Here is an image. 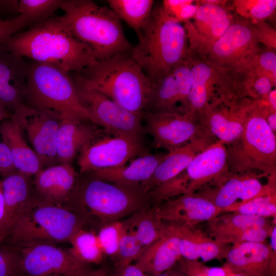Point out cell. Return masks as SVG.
<instances>
[{
    "label": "cell",
    "instance_id": "cell-1",
    "mask_svg": "<svg viewBox=\"0 0 276 276\" xmlns=\"http://www.w3.org/2000/svg\"><path fill=\"white\" fill-rule=\"evenodd\" d=\"M71 74L132 113L144 116L148 111L151 81L130 51L97 60Z\"/></svg>",
    "mask_w": 276,
    "mask_h": 276
},
{
    "label": "cell",
    "instance_id": "cell-2",
    "mask_svg": "<svg viewBox=\"0 0 276 276\" xmlns=\"http://www.w3.org/2000/svg\"><path fill=\"white\" fill-rule=\"evenodd\" d=\"M0 47L31 60L55 65L70 73L79 72L96 60L74 36L61 16L18 32Z\"/></svg>",
    "mask_w": 276,
    "mask_h": 276
},
{
    "label": "cell",
    "instance_id": "cell-3",
    "mask_svg": "<svg viewBox=\"0 0 276 276\" xmlns=\"http://www.w3.org/2000/svg\"><path fill=\"white\" fill-rule=\"evenodd\" d=\"M137 37L130 53L151 81L170 72L189 54L183 24L166 12L162 5L153 6Z\"/></svg>",
    "mask_w": 276,
    "mask_h": 276
},
{
    "label": "cell",
    "instance_id": "cell-4",
    "mask_svg": "<svg viewBox=\"0 0 276 276\" xmlns=\"http://www.w3.org/2000/svg\"><path fill=\"white\" fill-rule=\"evenodd\" d=\"M61 16L75 37L96 60L129 51L132 44L121 20L106 7L90 0H64Z\"/></svg>",
    "mask_w": 276,
    "mask_h": 276
},
{
    "label": "cell",
    "instance_id": "cell-5",
    "mask_svg": "<svg viewBox=\"0 0 276 276\" xmlns=\"http://www.w3.org/2000/svg\"><path fill=\"white\" fill-rule=\"evenodd\" d=\"M88 223L66 205L47 203L35 196L2 244L19 250L41 244L69 242L76 232Z\"/></svg>",
    "mask_w": 276,
    "mask_h": 276
},
{
    "label": "cell",
    "instance_id": "cell-6",
    "mask_svg": "<svg viewBox=\"0 0 276 276\" xmlns=\"http://www.w3.org/2000/svg\"><path fill=\"white\" fill-rule=\"evenodd\" d=\"M147 192L140 186L127 187L93 177L78 182L65 203L89 222L93 219L105 224L119 221L150 205Z\"/></svg>",
    "mask_w": 276,
    "mask_h": 276
},
{
    "label": "cell",
    "instance_id": "cell-7",
    "mask_svg": "<svg viewBox=\"0 0 276 276\" xmlns=\"http://www.w3.org/2000/svg\"><path fill=\"white\" fill-rule=\"evenodd\" d=\"M27 64L25 102L28 107L52 111L62 119L93 123L80 101L71 73L48 63L31 60Z\"/></svg>",
    "mask_w": 276,
    "mask_h": 276
},
{
    "label": "cell",
    "instance_id": "cell-8",
    "mask_svg": "<svg viewBox=\"0 0 276 276\" xmlns=\"http://www.w3.org/2000/svg\"><path fill=\"white\" fill-rule=\"evenodd\" d=\"M229 172L267 177L276 174V137L265 120L259 100L240 137L226 146Z\"/></svg>",
    "mask_w": 276,
    "mask_h": 276
},
{
    "label": "cell",
    "instance_id": "cell-9",
    "mask_svg": "<svg viewBox=\"0 0 276 276\" xmlns=\"http://www.w3.org/2000/svg\"><path fill=\"white\" fill-rule=\"evenodd\" d=\"M188 56L192 83L183 113L200 121L205 110L216 98L243 96V83L232 80L230 71L218 67L200 56Z\"/></svg>",
    "mask_w": 276,
    "mask_h": 276
},
{
    "label": "cell",
    "instance_id": "cell-10",
    "mask_svg": "<svg viewBox=\"0 0 276 276\" xmlns=\"http://www.w3.org/2000/svg\"><path fill=\"white\" fill-rule=\"evenodd\" d=\"M258 30L245 20L234 19L224 33L199 56L228 71L249 68L258 54Z\"/></svg>",
    "mask_w": 276,
    "mask_h": 276
},
{
    "label": "cell",
    "instance_id": "cell-11",
    "mask_svg": "<svg viewBox=\"0 0 276 276\" xmlns=\"http://www.w3.org/2000/svg\"><path fill=\"white\" fill-rule=\"evenodd\" d=\"M72 77L80 101L89 112L94 124L101 126L108 133L140 140L144 130L143 116L125 109L105 95Z\"/></svg>",
    "mask_w": 276,
    "mask_h": 276
},
{
    "label": "cell",
    "instance_id": "cell-12",
    "mask_svg": "<svg viewBox=\"0 0 276 276\" xmlns=\"http://www.w3.org/2000/svg\"><path fill=\"white\" fill-rule=\"evenodd\" d=\"M106 133L101 137L97 135L80 152L77 163L81 173L123 166L134 158L148 154L139 140Z\"/></svg>",
    "mask_w": 276,
    "mask_h": 276
},
{
    "label": "cell",
    "instance_id": "cell-13",
    "mask_svg": "<svg viewBox=\"0 0 276 276\" xmlns=\"http://www.w3.org/2000/svg\"><path fill=\"white\" fill-rule=\"evenodd\" d=\"M18 250L20 259L18 274L86 276L93 270L89 264L78 258L70 249H63L56 244H41Z\"/></svg>",
    "mask_w": 276,
    "mask_h": 276
},
{
    "label": "cell",
    "instance_id": "cell-14",
    "mask_svg": "<svg viewBox=\"0 0 276 276\" xmlns=\"http://www.w3.org/2000/svg\"><path fill=\"white\" fill-rule=\"evenodd\" d=\"M143 119L144 129L152 137L154 147L169 152L193 141L213 135L200 121L185 113L148 112Z\"/></svg>",
    "mask_w": 276,
    "mask_h": 276
},
{
    "label": "cell",
    "instance_id": "cell-15",
    "mask_svg": "<svg viewBox=\"0 0 276 276\" xmlns=\"http://www.w3.org/2000/svg\"><path fill=\"white\" fill-rule=\"evenodd\" d=\"M256 104L257 100L248 97H220L209 105L200 121L226 146L240 137Z\"/></svg>",
    "mask_w": 276,
    "mask_h": 276
},
{
    "label": "cell",
    "instance_id": "cell-16",
    "mask_svg": "<svg viewBox=\"0 0 276 276\" xmlns=\"http://www.w3.org/2000/svg\"><path fill=\"white\" fill-rule=\"evenodd\" d=\"M260 177L255 174H232L219 186L205 188L193 194L209 200L224 212L238 202L276 195V174L268 177L266 185L261 183Z\"/></svg>",
    "mask_w": 276,
    "mask_h": 276
},
{
    "label": "cell",
    "instance_id": "cell-17",
    "mask_svg": "<svg viewBox=\"0 0 276 276\" xmlns=\"http://www.w3.org/2000/svg\"><path fill=\"white\" fill-rule=\"evenodd\" d=\"M270 238L269 244L246 242L230 247L223 267L243 276H275V225Z\"/></svg>",
    "mask_w": 276,
    "mask_h": 276
},
{
    "label": "cell",
    "instance_id": "cell-18",
    "mask_svg": "<svg viewBox=\"0 0 276 276\" xmlns=\"http://www.w3.org/2000/svg\"><path fill=\"white\" fill-rule=\"evenodd\" d=\"M194 15L184 22L190 54L199 55L219 39L230 26L233 18L216 1H207Z\"/></svg>",
    "mask_w": 276,
    "mask_h": 276
},
{
    "label": "cell",
    "instance_id": "cell-19",
    "mask_svg": "<svg viewBox=\"0 0 276 276\" xmlns=\"http://www.w3.org/2000/svg\"><path fill=\"white\" fill-rule=\"evenodd\" d=\"M27 72L24 57L0 47V102L14 121L30 108L25 102Z\"/></svg>",
    "mask_w": 276,
    "mask_h": 276
},
{
    "label": "cell",
    "instance_id": "cell-20",
    "mask_svg": "<svg viewBox=\"0 0 276 276\" xmlns=\"http://www.w3.org/2000/svg\"><path fill=\"white\" fill-rule=\"evenodd\" d=\"M183 171L188 182L187 195L219 186L232 174L225 145L217 140L198 154Z\"/></svg>",
    "mask_w": 276,
    "mask_h": 276
},
{
    "label": "cell",
    "instance_id": "cell-21",
    "mask_svg": "<svg viewBox=\"0 0 276 276\" xmlns=\"http://www.w3.org/2000/svg\"><path fill=\"white\" fill-rule=\"evenodd\" d=\"M62 118L45 109L30 107L17 123L26 130L34 151L42 166H52L57 162L56 136Z\"/></svg>",
    "mask_w": 276,
    "mask_h": 276
},
{
    "label": "cell",
    "instance_id": "cell-22",
    "mask_svg": "<svg viewBox=\"0 0 276 276\" xmlns=\"http://www.w3.org/2000/svg\"><path fill=\"white\" fill-rule=\"evenodd\" d=\"M154 208L160 221L174 222L193 228L222 213L209 200L194 194L172 198L155 205Z\"/></svg>",
    "mask_w": 276,
    "mask_h": 276
},
{
    "label": "cell",
    "instance_id": "cell-23",
    "mask_svg": "<svg viewBox=\"0 0 276 276\" xmlns=\"http://www.w3.org/2000/svg\"><path fill=\"white\" fill-rule=\"evenodd\" d=\"M77 178L78 174L71 164L49 167L35 175V194L44 202L64 205L71 198Z\"/></svg>",
    "mask_w": 276,
    "mask_h": 276
},
{
    "label": "cell",
    "instance_id": "cell-24",
    "mask_svg": "<svg viewBox=\"0 0 276 276\" xmlns=\"http://www.w3.org/2000/svg\"><path fill=\"white\" fill-rule=\"evenodd\" d=\"M218 140L213 135L193 141L165 154L151 177L140 186L146 192L174 178L188 166L193 158Z\"/></svg>",
    "mask_w": 276,
    "mask_h": 276
},
{
    "label": "cell",
    "instance_id": "cell-25",
    "mask_svg": "<svg viewBox=\"0 0 276 276\" xmlns=\"http://www.w3.org/2000/svg\"><path fill=\"white\" fill-rule=\"evenodd\" d=\"M182 258L178 238L164 225L159 238L145 247L134 265L149 276H156L173 267Z\"/></svg>",
    "mask_w": 276,
    "mask_h": 276
},
{
    "label": "cell",
    "instance_id": "cell-26",
    "mask_svg": "<svg viewBox=\"0 0 276 276\" xmlns=\"http://www.w3.org/2000/svg\"><path fill=\"white\" fill-rule=\"evenodd\" d=\"M87 121L62 119L56 136L57 162L71 164L83 148L100 133Z\"/></svg>",
    "mask_w": 276,
    "mask_h": 276
},
{
    "label": "cell",
    "instance_id": "cell-27",
    "mask_svg": "<svg viewBox=\"0 0 276 276\" xmlns=\"http://www.w3.org/2000/svg\"><path fill=\"white\" fill-rule=\"evenodd\" d=\"M165 154H147L132 159L128 166L100 169L90 173L93 177L127 187H136L149 178Z\"/></svg>",
    "mask_w": 276,
    "mask_h": 276
},
{
    "label": "cell",
    "instance_id": "cell-28",
    "mask_svg": "<svg viewBox=\"0 0 276 276\" xmlns=\"http://www.w3.org/2000/svg\"><path fill=\"white\" fill-rule=\"evenodd\" d=\"M7 235L35 197L29 177L16 172L2 180Z\"/></svg>",
    "mask_w": 276,
    "mask_h": 276
},
{
    "label": "cell",
    "instance_id": "cell-29",
    "mask_svg": "<svg viewBox=\"0 0 276 276\" xmlns=\"http://www.w3.org/2000/svg\"><path fill=\"white\" fill-rule=\"evenodd\" d=\"M21 131L19 125L10 118L0 124V133L9 149L17 171L29 177L35 175L43 166L35 151L24 139Z\"/></svg>",
    "mask_w": 276,
    "mask_h": 276
},
{
    "label": "cell",
    "instance_id": "cell-30",
    "mask_svg": "<svg viewBox=\"0 0 276 276\" xmlns=\"http://www.w3.org/2000/svg\"><path fill=\"white\" fill-rule=\"evenodd\" d=\"M122 222L125 229L137 239L143 249L159 238L163 228V222L157 217L154 206L150 205Z\"/></svg>",
    "mask_w": 276,
    "mask_h": 276
},
{
    "label": "cell",
    "instance_id": "cell-31",
    "mask_svg": "<svg viewBox=\"0 0 276 276\" xmlns=\"http://www.w3.org/2000/svg\"><path fill=\"white\" fill-rule=\"evenodd\" d=\"M163 224L164 227L172 234L184 236L192 241L198 247L200 258L203 262L224 259L229 248L227 244L214 240L196 228L171 222H163Z\"/></svg>",
    "mask_w": 276,
    "mask_h": 276
},
{
    "label": "cell",
    "instance_id": "cell-32",
    "mask_svg": "<svg viewBox=\"0 0 276 276\" xmlns=\"http://www.w3.org/2000/svg\"><path fill=\"white\" fill-rule=\"evenodd\" d=\"M178 109V88L171 71L162 77L151 81V94L147 112H179Z\"/></svg>",
    "mask_w": 276,
    "mask_h": 276
},
{
    "label": "cell",
    "instance_id": "cell-33",
    "mask_svg": "<svg viewBox=\"0 0 276 276\" xmlns=\"http://www.w3.org/2000/svg\"><path fill=\"white\" fill-rule=\"evenodd\" d=\"M109 8L138 36L154 6L153 0H108Z\"/></svg>",
    "mask_w": 276,
    "mask_h": 276
},
{
    "label": "cell",
    "instance_id": "cell-34",
    "mask_svg": "<svg viewBox=\"0 0 276 276\" xmlns=\"http://www.w3.org/2000/svg\"><path fill=\"white\" fill-rule=\"evenodd\" d=\"M230 213L223 215L220 214L207 222L208 235L211 237L215 234L228 231L271 225L266 218Z\"/></svg>",
    "mask_w": 276,
    "mask_h": 276
},
{
    "label": "cell",
    "instance_id": "cell-35",
    "mask_svg": "<svg viewBox=\"0 0 276 276\" xmlns=\"http://www.w3.org/2000/svg\"><path fill=\"white\" fill-rule=\"evenodd\" d=\"M64 0H20L18 13L25 20L29 29L38 26L54 16L61 9Z\"/></svg>",
    "mask_w": 276,
    "mask_h": 276
},
{
    "label": "cell",
    "instance_id": "cell-36",
    "mask_svg": "<svg viewBox=\"0 0 276 276\" xmlns=\"http://www.w3.org/2000/svg\"><path fill=\"white\" fill-rule=\"evenodd\" d=\"M69 242L72 252L81 260L89 264H99L104 254L101 248L97 235L93 231L81 228L71 238Z\"/></svg>",
    "mask_w": 276,
    "mask_h": 276
},
{
    "label": "cell",
    "instance_id": "cell-37",
    "mask_svg": "<svg viewBox=\"0 0 276 276\" xmlns=\"http://www.w3.org/2000/svg\"><path fill=\"white\" fill-rule=\"evenodd\" d=\"M225 212L275 218L276 195L259 197L245 202L237 203Z\"/></svg>",
    "mask_w": 276,
    "mask_h": 276
},
{
    "label": "cell",
    "instance_id": "cell-38",
    "mask_svg": "<svg viewBox=\"0 0 276 276\" xmlns=\"http://www.w3.org/2000/svg\"><path fill=\"white\" fill-rule=\"evenodd\" d=\"M273 226L228 231L215 234L211 238L223 244H232L233 245L246 242H264L270 237Z\"/></svg>",
    "mask_w": 276,
    "mask_h": 276
},
{
    "label": "cell",
    "instance_id": "cell-39",
    "mask_svg": "<svg viewBox=\"0 0 276 276\" xmlns=\"http://www.w3.org/2000/svg\"><path fill=\"white\" fill-rule=\"evenodd\" d=\"M179 92V112L183 113L191 90L192 78L188 55L171 70Z\"/></svg>",
    "mask_w": 276,
    "mask_h": 276
},
{
    "label": "cell",
    "instance_id": "cell-40",
    "mask_svg": "<svg viewBox=\"0 0 276 276\" xmlns=\"http://www.w3.org/2000/svg\"><path fill=\"white\" fill-rule=\"evenodd\" d=\"M122 221L112 222L104 225L97 235L104 255L117 257L123 231Z\"/></svg>",
    "mask_w": 276,
    "mask_h": 276
},
{
    "label": "cell",
    "instance_id": "cell-41",
    "mask_svg": "<svg viewBox=\"0 0 276 276\" xmlns=\"http://www.w3.org/2000/svg\"><path fill=\"white\" fill-rule=\"evenodd\" d=\"M123 226L117 256L118 261L116 266L131 264L133 261H135L143 249L141 244L132 234L125 229L123 223Z\"/></svg>",
    "mask_w": 276,
    "mask_h": 276
},
{
    "label": "cell",
    "instance_id": "cell-42",
    "mask_svg": "<svg viewBox=\"0 0 276 276\" xmlns=\"http://www.w3.org/2000/svg\"><path fill=\"white\" fill-rule=\"evenodd\" d=\"M236 3L240 12L257 19L267 17L276 7L275 0L240 1Z\"/></svg>",
    "mask_w": 276,
    "mask_h": 276
},
{
    "label": "cell",
    "instance_id": "cell-43",
    "mask_svg": "<svg viewBox=\"0 0 276 276\" xmlns=\"http://www.w3.org/2000/svg\"><path fill=\"white\" fill-rule=\"evenodd\" d=\"M19 251L11 246L0 245V276H15L19 271Z\"/></svg>",
    "mask_w": 276,
    "mask_h": 276
},
{
    "label": "cell",
    "instance_id": "cell-44",
    "mask_svg": "<svg viewBox=\"0 0 276 276\" xmlns=\"http://www.w3.org/2000/svg\"><path fill=\"white\" fill-rule=\"evenodd\" d=\"M260 67L255 71H261V74L269 77L275 85L276 77V54L275 52L268 50L256 56L250 67Z\"/></svg>",
    "mask_w": 276,
    "mask_h": 276
},
{
    "label": "cell",
    "instance_id": "cell-45",
    "mask_svg": "<svg viewBox=\"0 0 276 276\" xmlns=\"http://www.w3.org/2000/svg\"><path fill=\"white\" fill-rule=\"evenodd\" d=\"M25 27V20L21 15L0 19V43L13 36L21 32Z\"/></svg>",
    "mask_w": 276,
    "mask_h": 276
},
{
    "label": "cell",
    "instance_id": "cell-46",
    "mask_svg": "<svg viewBox=\"0 0 276 276\" xmlns=\"http://www.w3.org/2000/svg\"><path fill=\"white\" fill-rule=\"evenodd\" d=\"M178 262L179 268L186 276H208L209 267L198 260L181 258Z\"/></svg>",
    "mask_w": 276,
    "mask_h": 276
},
{
    "label": "cell",
    "instance_id": "cell-47",
    "mask_svg": "<svg viewBox=\"0 0 276 276\" xmlns=\"http://www.w3.org/2000/svg\"><path fill=\"white\" fill-rule=\"evenodd\" d=\"M1 136L0 133V136ZM17 172L7 145L0 139V175L4 177Z\"/></svg>",
    "mask_w": 276,
    "mask_h": 276
},
{
    "label": "cell",
    "instance_id": "cell-48",
    "mask_svg": "<svg viewBox=\"0 0 276 276\" xmlns=\"http://www.w3.org/2000/svg\"><path fill=\"white\" fill-rule=\"evenodd\" d=\"M111 276H149L144 273L134 264L116 266Z\"/></svg>",
    "mask_w": 276,
    "mask_h": 276
},
{
    "label": "cell",
    "instance_id": "cell-49",
    "mask_svg": "<svg viewBox=\"0 0 276 276\" xmlns=\"http://www.w3.org/2000/svg\"><path fill=\"white\" fill-rule=\"evenodd\" d=\"M198 8L197 5L192 4V3L184 6L179 11L176 19L183 23L194 15Z\"/></svg>",
    "mask_w": 276,
    "mask_h": 276
},
{
    "label": "cell",
    "instance_id": "cell-50",
    "mask_svg": "<svg viewBox=\"0 0 276 276\" xmlns=\"http://www.w3.org/2000/svg\"><path fill=\"white\" fill-rule=\"evenodd\" d=\"M0 234L7 236L5 212L2 180H0Z\"/></svg>",
    "mask_w": 276,
    "mask_h": 276
},
{
    "label": "cell",
    "instance_id": "cell-51",
    "mask_svg": "<svg viewBox=\"0 0 276 276\" xmlns=\"http://www.w3.org/2000/svg\"><path fill=\"white\" fill-rule=\"evenodd\" d=\"M18 2L17 0H0V11L5 12L18 13Z\"/></svg>",
    "mask_w": 276,
    "mask_h": 276
},
{
    "label": "cell",
    "instance_id": "cell-52",
    "mask_svg": "<svg viewBox=\"0 0 276 276\" xmlns=\"http://www.w3.org/2000/svg\"><path fill=\"white\" fill-rule=\"evenodd\" d=\"M208 276H226V270L223 267H213L208 268Z\"/></svg>",
    "mask_w": 276,
    "mask_h": 276
},
{
    "label": "cell",
    "instance_id": "cell-53",
    "mask_svg": "<svg viewBox=\"0 0 276 276\" xmlns=\"http://www.w3.org/2000/svg\"><path fill=\"white\" fill-rule=\"evenodd\" d=\"M156 276H186L179 268H175L174 266L171 269Z\"/></svg>",
    "mask_w": 276,
    "mask_h": 276
},
{
    "label": "cell",
    "instance_id": "cell-54",
    "mask_svg": "<svg viewBox=\"0 0 276 276\" xmlns=\"http://www.w3.org/2000/svg\"><path fill=\"white\" fill-rule=\"evenodd\" d=\"M267 101L270 106L276 110V90L272 89L268 94Z\"/></svg>",
    "mask_w": 276,
    "mask_h": 276
},
{
    "label": "cell",
    "instance_id": "cell-55",
    "mask_svg": "<svg viewBox=\"0 0 276 276\" xmlns=\"http://www.w3.org/2000/svg\"><path fill=\"white\" fill-rule=\"evenodd\" d=\"M86 276H108L107 270L105 267H100L91 271Z\"/></svg>",
    "mask_w": 276,
    "mask_h": 276
},
{
    "label": "cell",
    "instance_id": "cell-56",
    "mask_svg": "<svg viewBox=\"0 0 276 276\" xmlns=\"http://www.w3.org/2000/svg\"><path fill=\"white\" fill-rule=\"evenodd\" d=\"M11 118V115L6 108L0 102V123L5 120Z\"/></svg>",
    "mask_w": 276,
    "mask_h": 276
},
{
    "label": "cell",
    "instance_id": "cell-57",
    "mask_svg": "<svg viewBox=\"0 0 276 276\" xmlns=\"http://www.w3.org/2000/svg\"><path fill=\"white\" fill-rule=\"evenodd\" d=\"M6 236L2 234H0V245L2 244L3 240H4Z\"/></svg>",
    "mask_w": 276,
    "mask_h": 276
},
{
    "label": "cell",
    "instance_id": "cell-58",
    "mask_svg": "<svg viewBox=\"0 0 276 276\" xmlns=\"http://www.w3.org/2000/svg\"><path fill=\"white\" fill-rule=\"evenodd\" d=\"M15 276H27V275H25L21 274H17ZM47 276H60V275H57V274H52V275H47Z\"/></svg>",
    "mask_w": 276,
    "mask_h": 276
}]
</instances>
